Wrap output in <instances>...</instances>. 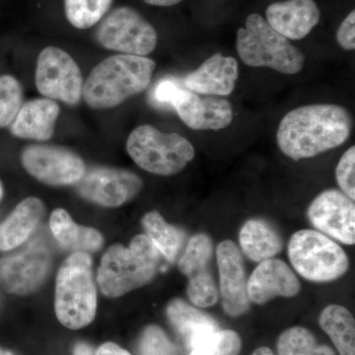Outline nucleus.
<instances>
[{
    "label": "nucleus",
    "instance_id": "f257e3e1",
    "mask_svg": "<svg viewBox=\"0 0 355 355\" xmlns=\"http://www.w3.org/2000/svg\"><path fill=\"white\" fill-rule=\"evenodd\" d=\"M352 114L336 104H313L291 110L282 118L277 140L292 160L309 159L343 146L352 130Z\"/></svg>",
    "mask_w": 355,
    "mask_h": 355
},
{
    "label": "nucleus",
    "instance_id": "f03ea898",
    "mask_svg": "<svg viewBox=\"0 0 355 355\" xmlns=\"http://www.w3.org/2000/svg\"><path fill=\"white\" fill-rule=\"evenodd\" d=\"M155 67V62L146 57H110L91 71L83 85L84 100L93 109L114 108L146 90Z\"/></svg>",
    "mask_w": 355,
    "mask_h": 355
},
{
    "label": "nucleus",
    "instance_id": "7ed1b4c3",
    "mask_svg": "<svg viewBox=\"0 0 355 355\" xmlns=\"http://www.w3.org/2000/svg\"><path fill=\"white\" fill-rule=\"evenodd\" d=\"M160 256L146 235L135 236L128 248L110 247L98 270L102 293L110 298L121 297L146 286L157 272Z\"/></svg>",
    "mask_w": 355,
    "mask_h": 355
},
{
    "label": "nucleus",
    "instance_id": "20e7f679",
    "mask_svg": "<svg viewBox=\"0 0 355 355\" xmlns=\"http://www.w3.org/2000/svg\"><path fill=\"white\" fill-rule=\"evenodd\" d=\"M97 309L92 260L87 253L74 252L58 270L55 310L60 323L80 330L92 323Z\"/></svg>",
    "mask_w": 355,
    "mask_h": 355
},
{
    "label": "nucleus",
    "instance_id": "39448f33",
    "mask_svg": "<svg viewBox=\"0 0 355 355\" xmlns=\"http://www.w3.org/2000/svg\"><path fill=\"white\" fill-rule=\"evenodd\" d=\"M237 53L245 64L268 67L280 73H299L305 65V55L288 39L275 31L268 21L253 13L237 33Z\"/></svg>",
    "mask_w": 355,
    "mask_h": 355
},
{
    "label": "nucleus",
    "instance_id": "423d86ee",
    "mask_svg": "<svg viewBox=\"0 0 355 355\" xmlns=\"http://www.w3.org/2000/svg\"><path fill=\"white\" fill-rule=\"evenodd\" d=\"M127 150L141 169L160 176L183 171L196 155L195 147L186 137L160 132L149 125L132 130Z\"/></svg>",
    "mask_w": 355,
    "mask_h": 355
},
{
    "label": "nucleus",
    "instance_id": "0eeeda50",
    "mask_svg": "<svg viewBox=\"0 0 355 355\" xmlns=\"http://www.w3.org/2000/svg\"><path fill=\"white\" fill-rule=\"evenodd\" d=\"M153 98L159 105L174 108L180 119L191 130H223L231 125L234 118L232 105L228 100L211 96L202 97L174 78L159 81Z\"/></svg>",
    "mask_w": 355,
    "mask_h": 355
},
{
    "label": "nucleus",
    "instance_id": "6e6552de",
    "mask_svg": "<svg viewBox=\"0 0 355 355\" xmlns=\"http://www.w3.org/2000/svg\"><path fill=\"white\" fill-rule=\"evenodd\" d=\"M288 257L294 270L310 282H334L349 268V257L343 248L316 230L294 233L289 241Z\"/></svg>",
    "mask_w": 355,
    "mask_h": 355
},
{
    "label": "nucleus",
    "instance_id": "1a4fd4ad",
    "mask_svg": "<svg viewBox=\"0 0 355 355\" xmlns=\"http://www.w3.org/2000/svg\"><path fill=\"white\" fill-rule=\"evenodd\" d=\"M96 37L107 50L139 57L153 53L158 40L153 26L137 10L127 6L110 13L98 28Z\"/></svg>",
    "mask_w": 355,
    "mask_h": 355
},
{
    "label": "nucleus",
    "instance_id": "9d476101",
    "mask_svg": "<svg viewBox=\"0 0 355 355\" xmlns=\"http://www.w3.org/2000/svg\"><path fill=\"white\" fill-rule=\"evenodd\" d=\"M39 92L51 100L69 105L80 101L83 78L78 65L69 53L55 46H48L40 53L36 70Z\"/></svg>",
    "mask_w": 355,
    "mask_h": 355
},
{
    "label": "nucleus",
    "instance_id": "9b49d317",
    "mask_svg": "<svg viewBox=\"0 0 355 355\" xmlns=\"http://www.w3.org/2000/svg\"><path fill=\"white\" fill-rule=\"evenodd\" d=\"M51 254L43 243H30L17 254L0 259V287L7 293L24 296L36 291L48 277Z\"/></svg>",
    "mask_w": 355,
    "mask_h": 355
},
{
    "label": "nucleus",
    "instance_id": "f8f14e48",
    "mask_svg": "<svg viewBox=\"0 0 355 355\" xmlns=\"http://www.w3.org/2000/svg\"><path fill=\"white\" fill-rule=\"evenodd\" d=\"M81 197L106 207H118L137 197L144 183L135 173L116 168H93L77 182Z\"/></svg>",
    "mask_w": 355,
    "mask_h": 355
},
{
    "label": "nucleus",
    "instance_id": "ddd939ff",
    "mask_svg": "<svg viewBox=\"0 0 355 355\" xmlns=\"http://www.w3.org/2000/svg\"><path fill=\"white\" fill-rule=\"evenodd\" d=\"M22 164L33 177L51 186L76 184L86 172L83 159L58 146H28L22 153Z\"/></svg>",
    "mask_w": 355,
    "mask_h": 355
},
{
    "label": "nucleus",
    "instance_id": "4468645a",
    "mask_svg": "<svg viewBox=\"0 0 355 355\" xmlns=\"http://www.w3.org/2000/svg\"><path fill=\"white\" fill-rule=\"evenodd\" d=\"M307 214L319 232L343 244L354 245V200L342 191L331 189L322 191L311 202Z\"/></svg>",
    "mask_w": 355,
    "mask_h": 355
},
{
    "label": "nucleus",
    "instance_id": "2eb2a0df",
    "mask_svg": "<svg viewBox=\"0 0 355 355\" xmlns=\"http://www.w3.org/2000/svg\"><path fill=\"white\" fill-rule=\"evenodd\" d=\"M219 270V293L224 312L230 317L246 314L251 302L248 297V279L239 248L230 240L219 243L216 248Z\"/></svg>",
    "mask_w": 355,
    "mask_h": 355
},
{
    "label": "nucleus",
    "instance_id": "dca6fc26",
    "mask_svg": "<svg viewBox=\"0 0 355 355\" xmlns=\"http://www.w3.org/2000/svg\"><path fill=\"white\" fill-rule=\"evenodd\" d=\"M250 302L263 305L272 299L294 297L301 291V284L293 270L279 259L261 261L248 279Z\"/></svg>",
    "mask_w": 355,
    "mask_h": 355
},
{
    "label": "nucleus",
    "instance_id": "f3484780",
    "mask_svg": "<svg viewBox=\"0 0 355 355\" xmlns=\"http://www.w3.org/2000/svg\"><path fill=\"white\" fill-rule=\"evenodd\" d=\"M239 78V64L232 57L220 53L203 62L198 69L184 77L183 84L189 90L207 96H229Z\"/></svg>",
    "mask_w": 355,
    "mask_h": 355
},
{
    "label": "nucleus",
    "instance_id": "a211bd4d",
    "mask_svg": "<svg viewBox=\"0 0 355 355\" xmlns=\"http://www.w3.org/2000/svg\"><path fill=\"white\" fill-rule=\"evenodd\" d=\"M266 21L272 29L288 40L304 39L321 19V11L314 0H286L270 4Z\"/></svg>",
    "mask_w": 355,
    "mask_h": 355
},
{
    "label": "nucleus",
    "instance_id": "6ab92c4d",
    "mask_svg": "<svg viewBox=\"0 0 355 355\" xmlns=\"http://www.w3.org/2000/svg\"><path fill=\"white\" fill-rule=\"evenodd\" d=\"M167 317L190 350L220 330L214 318L181 299H174L169 303Z\"/></svg>",
    "mask_w": 355,
    "mask_h": 355
},
{
    "label": "nucleus",
    "instance_id": "aec40b11",
    "mask_svg": "<svg viewBox=\"0 0 355 355\" xmlns=\"http://www.w3.org/2000/svg\"><path fill=\"white\" fill-rule=\"evenodd\" d=\"M60 106L48 99H35L21 107L11 130L20 139L48 140L55 132Z\"/></svg>",
    "mask_w": 355,
    "mask_h": 355
},
{
    "label": "nucleus",
    "instance_id": "412c9836",
    "mask_svg": "<svg viewBox=\"0 0 355 355\" xmlns=\"http://www.w3.org/2000/svg\"><path fill=\"white\" fill-rule=\"evenodd\" d=\"M44 212V203L39 198H28L21 202L0 224V251H10L26 242L39 225Z\"/></svg>",
    "mask_w": 355,
    "mask_h": 355
},
{
    "label": "nucleus",
    "instance_id": "4be33fe9",
    "mask_svg": "<svg viewBox=\"0 0 355 355\" xmlns=\"http://www.w3.org/2000/svg\"><path fill=\"white\" fill-rule=\"evenodd\" d=\"M243 254L254 261L272 259L282 251V238L277 231L263 219H250L243 225L239 234Z\"/></svg>",
    "mask_w": 355,
    "mask_h": 355
},
{
    "label": "nucleus",
    "instance_id": "5701e85b",
    "mask_svg": "<svg viewBox=\"0 0 355 355\" xmlns=\"http://www.w3.org/2000/svg\"><path fill=\"white\" fill-rule=\"evenodd\" d=\"M50 227L57 241L65 249L86 253L97 251L102 247L101 233L94 228L78 225L64 209L53 210Z\"/></svg>",
    "mask_w": 355,
    "mask_h": 355
},
{
    "label": "nucleus",
    "instance_id": "b1692460",
    "mask_svg": "<svg viewBox=\"0 0 355 355\" xmlns=\"http://www.w3.org/2000/svg\"><path fill=\"white\" fill-rule=\"evenodd\" d=\"M319 324L330 336L340 355H355V321L347 308L328 306L320 315Z\"/></svg>",
    "mask_w": 355,
    "mask_h": 355
},
{
    "label": "nucleus",
    "instance_id": "393cba45",
    "mask_svg": "<svg viewBox=\"0 0 355 355\" xmlns=\"http://www.w3.org/2000/svg\"><path fill=\"white\" fill-rule=\"evenodd\" d=\"M146 235L166 260L174 261L183 245L182 231L168 223L158 211H150L142 218Z\"/></svg>",
    "mask_w": 355,
    "mask_h": 355
},
{
    "label": "nucleus",
    "instance_id": "a878e982",
    "mask_svg": "<svg viewBox=\"0 0 355 355\" xmlns=\"http://www.w3.org/2000/svg\"><path fill=\"white\" fill-rule=\"evenodd\" d=\"M279 355H336L328 345H319L307 329L293 327L284 331L277 340Z\"/></svg>",
    "mask_w": 355,
    "mask_h": 355
},
{
    "label": "nucleus",
    "instance_id": "bb28decb",
    "mask_svg": "<svg viewBox=\"0 0 355 355\" xmlns=\"http://www.w3.org/2000/svg\"><path fill=\"white\" fill-rule=\"evenodd\" d=\"M113 0H64L65 15L77 29L97 24L109 10Z\"/></svg>",
    "mask_w": 355,
    "mask_h": 355
},
{
    "label": "nucleus",
    "instance_id": "cd10ccee",
    "mask_svg": "<svg viewBox=\"0 0 355 355\" xmlns=\"http://www.w3.org/2000/svg\"><path fill=\"white\" fill-rule=\"evenodd\" d=\"M214 253L211 238L205 233H198L191 238L183 256L179 261V270L187 277L207 270Z\"/></svg>",
    "mask_w": 355,
    "mask_h": 355
},
{
    "label": "nucleus",
    "instance_id": "c85d7f7f",
    "mask_svg": "<svg viewBox=\"0 0 355 355\" xmlns=\"http://www.w3.org/2000/svg\"><path fill=\"white\" fill-rule=\"evenodd\" d=\"M241 338L234 331L218 330L190 350L189 355H239Z\"/></svg>",
    "mask_w": 355,
    "mask_h": 355
},
{
    "label": "nucleus",
    "instance_id": "c756f323",
    "mask_svg": "<svg viewBox=\"0 0 355 355\" xmlns=\"http://www.w3.org/2000/svg\"><path fill=\"white\" fill-rule=\"evenodd\" d=\"M188 279L187 293L193 305L198 308H209L216 304L219 292L209 268L195 273Z\"/></svg>",
    "mask_w": 355,
    "mask_h": 355
},
{
    "label": "nucleus",
    "instance_id": "7c9ffc66",
    "mask_svg": "<svg viewBox=\"0 0 355 355\" xmlns=\"http://www.w3.org/2000/svg\"><path fill=\"white\" fill-rule=\"evenodd\" d=\"M22 104V89L12 76L0 77V128L15 120Z\"/></svg>",
    "mask_w": 355,
    "mask_h": 355
},
{
    "label": "nucleus",
    "instance_id": "2f4dec72",
    "mask_svg": "<svg viewBox=\"0 0 355 355\" xmlns=\"http://www.w3.org/2000/svg\"><path fill=\"white\" fill-rule=\"evenodd\" d=\"M140 355H178L176 347L163 329L156 324L146 327L140 336Z\"/></svg>",
    "mask_w": 355,
    "mask_h": 355
},
{
    "label": "nucleus",
    "instance_id": "473e14b6",
    "mask_svg": "<svg viewBox=\"0 0 355 355\" xmlns=\"http://www.w3.org/2000/svg\"><path fill=\"white\" fill-rule=\"evenodd\" d=\"M336 182L347 197L355 200V147L345 151L336 169Z\"/></svg>",
    "mask_w": 355,
    "mask_h": 355
},
{
    "label": "nucleus",
    "instance_id": "72a5a7b5",
    "mask_svg": "<svg viewBox=\"0 0 355 355\" xmlns=\"http://www.w3.org/2000/svg\"><path fill=\"white\" fill-rule=\"evenodd\" d=\"M336 42L345 51L355 49V11L352 10L343 21L336 32Z\"/></svg>",
    "mask_w": 355,
    "mask_h": 355
},
{
    "label": "nucleus",
    "instance_id": "f704fd0d",
    "mask_svg": "<svg viewBox=\"0 0 355 355\" xmlns=\"http://www.w3.org/2000/svg\"><path fill=\"white\" fill-rule=\"evenodd\" d=\"M94 355H132L114 343H105L96 350Z\"/></svg>",
    "mask_w": 355,
    "mask_h": 355
},
{
    "label": "nucleus",
    "instance_id": "c9c22d12",
    "mask_svg": "<svg viewBox=\"0 0 355 355\" xmlns=\"http://www.w3.org/2000/svg\"><path fill=\"white\" fill-rule=\"evenodd\" d=\"M144 1L149 4V6L169 7L176 6V4L183 1V0H144Z\"/></svg>",
    "mask_w": 355,
    "mask_h": 355
},
{
    "label": "nucleus",
    "instance_id": "e433bc0d",
    "mask_svg": "<svg viewBox=\"0 0 355 355\" xmlns=\"http://www.w3.org/2000/svg\"><path fill=\"white\" fill-rule=\"evenodd\" d=\"M73 355H93V349L87 343H78L74 347Z\"/></svg>",
    "mask_w": 355,
    "mask_h": 355
},
{
    "label": "nucleus",
    "instance_id": "4c0bfd02",
    "mask_svg": "<svg viewBox=\"0 0 355 355\" xmlns=\"http://www.w3.org/2000/svg\"><path fill=\"white\" fill-rule=\"evenodd\" d=\"M252 355H275L272 354V350L268 347H259L258 349L254 350V354Z\"/></svg>",
    "mask_w": 355,
    "mask_h": 355
},
{
    "label": "nucleus",
    "instance_id": "58836bf2",
    "mask_svg": "<svg viewBox=\"0 0 355 355\" xmlns=\"http://www.w3.org/2000/svg\"><path fill=\"white\" fill-rule=\"evenodd\" d=\"M0 355H14L10 350L3 349V347H0Z\"/></svg>",
    "mask_w": 355,
    "mask_h": 355
},
{
    "label": "nucleus",
    "instance_id": "ea45409f",
    "mask_svg": "<svg viewBox=\"0 0 355 355\" xmlns=\"http://www.w3.org/2000/svg\"><path fill=\"white\" fill-rule=\"evenodd\" d=\"M2 195H3V190H2L1 182H0V200H1Z\"/></svg>",
    "mask_w": 355,
    "mask_h": 355
}]
</instances>
